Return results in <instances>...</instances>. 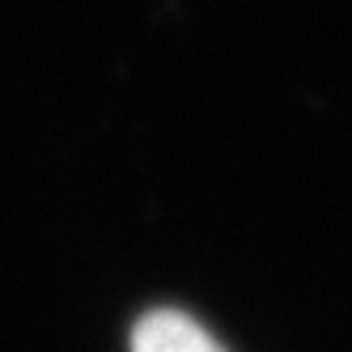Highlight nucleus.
Returning <instances> with one entry per match:
<instances>
[{"instance_id": "nucleus-1", "label": "nucleus", "mask_w": 352, "mask_h": 352, "mask_svg": "<svg viewBox=\"0 0 352 352\" xmlns=\"http://www.w3.org/2000/svg\"><path fill=\"white\" fill-rule=\"evenodd\" d=\"M132 352H225L208 327H199L183 310H148L136 331H132Z\"/></svg>"}]
</instances>
